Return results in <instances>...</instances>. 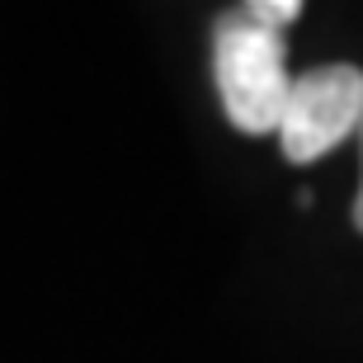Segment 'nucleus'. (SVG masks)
<instances>
[{"label":"nucleus","mask_w":363,"mask_h":363,"mask_svg":"<svg viewBox=\"0 0 363 363\" xmlns=\"http://www.w3.org/2000/svg\"><path fill=\"white\" fill-rule=\"evenodd\" d=\"M213 76L231 128L241 137L279 133L283 104L293 90L283 33L255 24L245 10H231L213 28Z\"/></svg>","instance_id":"nucleus-1"},{"label":"nucleus","mask_w":363,"mask_h":363,"mask_svg":"<svg viewBox=\"0 0 363 363\" xmlns=\"http://www.w3.org/2000/svg\"><path fill=\"white\" fill-rule=\"evenodd\" d=\"M363 128V67L354 62H325L293 76L288 104L279 123V147L293 165L321 161L340 142L359 137Z\"/></svg>","instance_id":"nucleus-2"},{"label":"nucleus","mask_w":363,"mask_h":363,"mask_svg":"<svg viewBox=\"0 0 363 363\" xmlns=\"http://www.w3.org/2000/svg\"><path fill=\"white\" fill-rule=\"evenodd\" d=\"M255 24L274 28V33H283V28L293 24V19H302V5L297 0H250V5H241Z\"/></svg>","instance_id":"nucleus-3"},{"label":"nucleus","mask_w":363,"mask_h":363,"mask_svg":"<svg viewBox=\"0 0 363 363\" xmlns=\"http://www.w3.org/2000/svg\"><path fill=\"white\" fill-rule=\"evenodd\" d=\"M359 142H363V128H359ZM354 227L363 231V184H359V199H354Z\"/></svg>","instance_id":"nucleus-4"}]
</instances>
